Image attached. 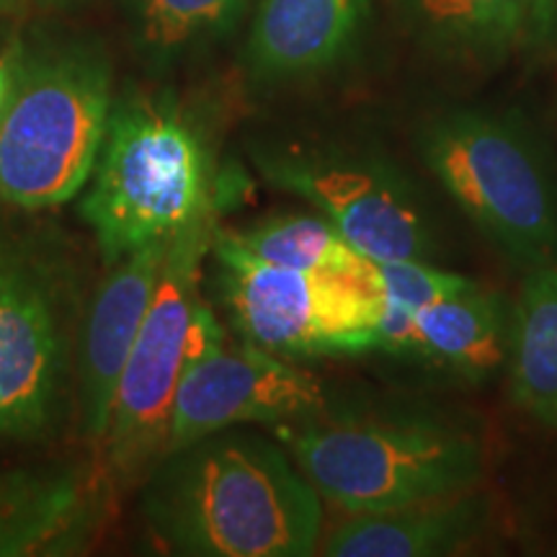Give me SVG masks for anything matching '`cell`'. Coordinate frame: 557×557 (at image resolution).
Instances as JSON below:
<instances>
[{
  "mask_svg": "<svg viewBox=\"0 0 557 557\" xmlns=\"http://www.w3.org/2000/svg\"><path fill=\"white\" fill-rule=\"evenodd\" d=\"M372 0H261L248 39L250 73L297 81L336 65L357 45Z\"/></svg>",
  "mask_w": 557,
  "mask_h": 557,
  "instance_id": "obj_13",
  "label": "cell"
},
{
  "mask_svg": "<svg viewBox=\"0 0 557 557\" xmlns=\"http://www.w3.org/2000/svg\"><path fill=\"white\" fill-rule=\"evenodd\" d=\"M250 158L269 184L310 201L367 259L429 261L426 214L387 160L312 145H259Z\"/></svg>",
  "mask_w": 557,
  "mask_h": 557,
  "instance_id": "obj_9",
  "label": "cell"
},
{
  "mask_svg": "<svg viewBox=\"0 0 557 557\" xmlns=\"http://www.w3.org/2000/svg\"><path fill=\"white\" fill-rule=\"evenodd\" d=\"M214 218L171 238L156 295L124 367L99 459L111 480L148 475L163 457L173 398L184 369L225 331L201 297V263L212 248Z\"/></svg>",
  "mask_w": 557,
  "mask_h": 557,
  "instance_id": "obj_7",
  "label": "cell"
},
{
  "mask_svg": "<svg viewBox=\"0 0 557 557\" xmlns=\"http://www.w3.org/2000/svg\"><path fill=\"white\" fill-rule=\"evenodd\" d=\"M209 181L205 139L173 103L139 96L111 107L81 205L103 263L209 218Z\"/></svg>",
  "mask_w": 557,
  "mask_h": 557,
  "instance_id": "obj_3",
  "label": "cell"
},
{
  "mask_svg": "<svg viewBox=\"0 0 557 557\" xmlns=\"http://www.w3.org/2000/svg\"><path fill=\"white\" fill-rule=\"evenodd\" d=\"M171 240H152L111 263L81 320L75 398L83 436L101 449L132 346L148 315Z\"/></svg>",
  "mask_w": 557,
  "mask_h": 557,
  "instance_id": "obj_11",
  "label": "cell"
},
{
  "mask_svg": "<svg viewBox=\"0 0 557 557\" xmlns=\"http://www.w3.org/2000/svg\"><path fill=\"white\" fill-rule=\"evenodd\" d=\"M320 382L302 367L243 341L205 348L184 369L173 398L165 451L240 423H297L325 413Z\"/></svg>",
  "mask_w": 557,
  "mask_h": 557,
  "instance_id": "obj_10",
  "label": "cell"
},
{
  "mask_svg": "<svg viewBox=\"0 0 557 557\" xmlns=\"http://www.w3.org/2000/svg\"><path fill=\"white\" fill-rule=\"evenodd\" d=\"M418 152L451 201L524 269L557 263V186L517 114L455 109L418 129Z\"/></svg>",
  "mask_w": 557,
  "mask_h": 557,
  "instance_id": "obj_5",
  "label": "cell"
},
{
  "mask_svg": "<svg viewBox=\"0 0 557 557\" xmlns=\"http://www.w3.org/2000/svg\"><path fill=\"white\" fill-rule=\"evenodd\" d=\"M487 500L472 491L380 513H351L329 540L331 557H438L455 555L485 529Z\"/></svg>",
  "mask_w": 557,
  "mask_h": 557,
  "instance_id": "obj_14",
  "label": "cell"
},
{
  "mask_svg": "<svg viewBox=\"0 0 557 557\" xmlns=\"http://www.w3.org/2000/svg\"><path fill=\"white\" fill-rule=\"evenodd\" d=\"M372 274L382 295L398 299L410 310H421L438 299L475 287L472 278L431 267L426 259L372 261Z\"/></svg>",
  "mask_w": 557,
  "mask_h": 557,
  "instance_id": "obj_20",
  "label": "cell"
},
{
  "mask_svg": "<svg viewBox=\"0 0 557 557\" xmlns=\"http://www.w3.org/2000/svg\"><path fill=\"white\" fill-rule=\"evenodd\" d=\"M278 442L318 496L346 513H380L472 491L483 444L470 429L429 413L278 423Z\"/></svg>",
  "mask_w": 557,
  "mask_h": 557,
  "instance_id": "obj_2",
  "label": "cell"
},
{
  "mask_svg": "<svg viewBox=\"0 0 557 557\" xmlns=\"http://www.w3.org/2000/svg\"><path fill=\"white\" fill-rule=\"evenodd\" d=\"M81 278L58 243L0 225V449L45 442L73 398Z\"/></svg>",
  "mask_w": 557,
  "mask_h": 557,
  "instance_id": "obj_4",
  "label": "cell"
},
{
  "mask_svg": "<svg viewBox=\"0 0 557 557\" xmlns=\"http://www.w3.org/2000/svg\"><path fill=\"white\" fill-rule=\"evenodd\" d=\"M246 0H132L139 47L169 62L220 39L240 18Z\"/></svg>",
  "mask_w": 557,
  "mask_h": 557,
  "instance_id": "obj_19",
  "label": "cell"
},
{
  "mask_svg": "<svg viewBox=\"0 0 557 557\" xmlns=\"http://www.w3.org/2000/svg\"><path fill=\"white\" fill-rule=\"evenodd\" d=\"M109 485L101 459L0 472V557L86 553L107 521Z\"/></svg>",
  "mask_w": 557,
  "mask_h": 557,
  "instance_id": "obj_12",
  "label": "cell"
},
{
  "mask_svg": "<svg viewBox=\"0 0 557 557\" xmlns=\"http://www.w3.org/2000/svg\"><path fill=\"white\" fill-rule=\"evenodd\" d=\"M32 3V0H0V9H13V5H24Z\"/></svg>",
  "mask_w": 557,
  "mask_h": 557,
  "instance_id": "obj_24",
  "label": "cell"
},
{
  "mask_svg": "<svg viewBox=\"0 0 557 557\" xmlns=\"http://www.w3.org/2000/svg\"><path fill=\"white\" fill-rule=\"evenodd\" d=\"M557 45V0H532L529 50H547Z\"/></svg>",
  "mask_w": 557,
  "mask_h": 557,
  "instance_id": "obj_22",
  "label": "cell"
},
{
  "mask_svg": "<svg viewBox=\"0 0 557 557\" xmlns=\"http://www.w3.org/2000/svg\"><path fill=\"white\" fill-rule=\"evenodd\" d=\"M243 250L274 267L344 274L374 282L372 259L361 256L323 214H278L243 230H227Z\"/></svg>",
  "mask_w": 557,
  "mask_h": 557,
  "instance_id": "obj_18",
  "label": "cell"
},
{
  "mask_svg": "<svg viewBox=\"0 0 557 557\" xmlns=\"http://www.w3.org/2000/svg\"><path fill=\"white\" fill-rule=\"evenodd\" d=\"M111 107V73L99 52L67 47L21 60L0 114V201L37 212L86 189Z\"/></svg>",
  "mask_w": 557,
  "mask_h": 557,
  "instance_id": "obj_6",
  "label": "cell"
},
{
  "mask_svg": "<svg viewBox=\"0 0 557 557\" xmlns=\"http://www.w3.org/2000/svg\"><path fill=\"white\" fill-rule=\"evenodd\" d=\"M374 348L395 354V357L429 361L426 341L418 329L416 310L406 308L398 299L382 295V292L377 320H374Z\"/></svg>",
  "mask_w": 557,
  "mask_h": 557,
  "instance_id": "obj_21",
  "label": "cell"
},
{
  "mask_svg": "<svg viewBox=\"0 0 557 557\" xmlns=\"http://www.w3.org/2000/svg\"><path fill=\"white\" fill-rule=\"evenodd\" d=\"M416 320L426 341L429 361L459 377L480 382L506 367L511 315L500 297L478 284L416 310Z\"/></svg>",
  "mask_w": 557,
  "mask_h": 557,
  "instance_id": "obj_17",
  "label": "cell"
},
{
  "mask_svg": "<svg viewBox=\"0 0 557 557\" xmlns=\"http://www.w3.org/2000/svg\"><path fill=\"white\" fill-rule=\"evenodd\" d=\"M506 367L513 406L557 429V263L529 271L511 312Z\"/></svg>",
  "mask_w": 557,
  "mask_h": 557,
  "instance_id": "obj_16",
  "label": "cell"
},
{
  "mask_svg": "<svg viewBox=\"0 0 557 557\" xmlns=\"http://www.w3.org/2000/svg\"><path fill=\"white\" fill-rule=\"evenodd\" d=\"M214 276L243 341L276 357H331L374 348L380 287L369 278L267 263L214 230Z\"/></svg>",
  "mask_w": 557,
  "mask_h": 557,
  "instance_id": "obj_8",
  "label": "cell"
},
{
  "mask_svg": "<svg viewBox=\"0 0 557 557\" xmlns=\"http://www.w3.org/2000/svg\"><path fill=\"white\" fill-rule=\"evenodd\" d=\"M21 52H9L0 58V114L9 107L13 90L18 83V70H21Z\"/></svg>",
  "mask_w": 557,
  "mask_h": 557,
  "instance_id": "obj_23",
  "label": "cell"
},
{
  "mask_svg": "<svg viewBox=\"0 0 557 557\" xmlns=\"http://www.w3.org/2000/svg\"><path fill=\"white\" fill-rule=\"evenodd\" d=\"M418 45L436 58L498 65L529 41L532 0H395Z\"/></svg>",
  "mask_w": 557,
  "mask_h": 557,
  "instance_id": "obj_15",
  "label": "cell"
},
{
  "mask_svg": "<svg viewBox=\"0 0 557 557\" xmlns=\"http://www.w3.org/2000/svg\"><path fill=\"white\" fill-rule=\"evenodd\" d=\"M139 513L163 553L184 557H305L323 529L318 491L295 459L230 429L160 457Z\"/></svg>",
  "mask_w": 557,
  "mask_h": 557,
  "instance_id": "obj_1",
  "label": "cell"
}]
</instances>
